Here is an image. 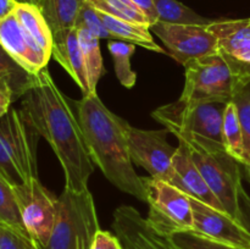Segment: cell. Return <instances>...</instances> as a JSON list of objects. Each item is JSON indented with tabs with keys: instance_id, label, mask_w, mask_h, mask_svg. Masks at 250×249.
Segmentation results:
<instances>
[{
	"instance_id": "9a60e30c",
	"label": "cell",
	"mask_w": 250,
	"mask_h": 249,
	"mask_svg": "<svg viewBox=\"0 0 250 249\" xmlns=\"http://www.w3.org/2000/svg\"><path fill=\"white\" fill-rule=\"evenodd\" d=\"M0 44L17 63L32 75L41 72L50 60V56L42 50L21 26L14 12L0 20Z\"/></svg>"
},
{
	"instance_id": "603a6c76",
	"label": "cell",
	"mask_w": 250,
	"mask_h": 249,
	"mask_svg": "<svg viewBox=\"0 0 250 249\" xmlns=\"http://www.w3.org/2000/svg\"><path fill=\"white\" fill-rule=\"evenodd\" d=\"M36 75H32L17 63L0 44V82L6 83L14 94V100L22 98L33 84Z\"/></svg>"
},
{
	"instance_id": "5b68a950",
	"label": "cell",
	"mask_w": 250,
	"mask_h": 249,
	"mask_svg": "<svg viewBox=\"0 0 250 249\" xmlns=\"http://www.w3.org/2000/svg\"><path fill=\"white\" fill-rule=\"evenodd\" d=\"M99 229L97 208L89 189H63L59 197L55 226L44 249H90Z\"/></svg>"
},
{
	"instance_id": "9c48e42d",
	"label": "cell",
	"mask_w": 250,
	"mask_h": 249,
	"mask_svg": "<svg viewBox=\"0 0 250 249\" xmlns=\"http://www.w3.org/2000/svg\"><path fill=\"white\" fill-rule=\"evenodd\" d=\"M14 190L27 232L44 249L55 226L59 197L44 187L39 178L15 186Z\"/></svg>"
},
{
	"instance_id": "74e56055",
	"label": "cell",
	"mask_w": 250,
	"mask_h": 249,
	"mask_svg": "<svg viewBox=\"0 0 250 249\" xmlns=\"http://www.w3.org/2000/svg\"><path fill=\"white\" fill-rule=\"evenodd\" d=\"M32 249H43V248H42L41 246H38V244H37L36 242L33 241V244H32Z\"/></svg>"
},
{
	"instance_id": "d4e9b609",
	"label": "cell",
	"mask_w": 250,
	"mask_h": 249,
	"mask_svg": "<svg viewBox=\"0 0 250 249\" xmlns=\"http://www.w3.org/2000/svg\"><path fill=\"white\" fill-rule=\"evenodd\" d=\"M107 48L114 60L117 80L124 87L131 89L137 82V73L131 67V56L136 51V45L122 41H110Z\"/></svg>"
},
{
	"instance_id": "52a82bcc",
	"label": "cell",
	"mask_w": 250,
	"mask_h": 249,
	"mask_svg": "<svg viewBox=\"0 0 250 249\" xmlns=\"http://www.w3.org/2000/svg\"><path fill=\"white\" fill-rule=\"evenodd\" d=\"M186 82L180 99L185 102H224L233 99L239 81L220 53L185 65Z\"/></svg>"
},
{
	"instance_id": "ffe728a7",
	"label": "cell",
	"mask_w": 250,
	"mask_h": 249,
	"mask_svg": "<svg viewBox=\"0 0 250 249\" xmlns=\"http://www.w3.org/2000/svg\"><path fill=\"white\" fill-rule=\"evenodd\" d=\"M14 14L27 33L36 41L42 50L51 58L53 33L39 7L32 4H17Z\"/></svg>"
},
{
	"instance_id": "7a4b0ae2",
	"label": "cell",
	"mask_w": 250,
	"mask_h": 249,
	"mask_svg": "<svg viewBox=\"0 0 250 249\" xmlns=\"http://www.w3.org/2000/svg\"><path fill=\"white\" fill-rule=\"evenodd\" d=\"M73 104L94 165L115 187L146 203L143 177L136 173L129 155L127 121L110 111L98 93L83 95Z\"/></svg>"
},
{
	"instance_id": "d590c367",
	"label": "cell",
	"mask_w": 250,
	"mask_h": 249,
	"mask_svg": "<svg viewBox=\"0 0 250 249\" xmlns=\"http://www.w3.org/2000/svg\"><path fill=\"white\" fill-rule=\"evenodd\" d=\"M17 2L15 0H0V20L12 14Z\"/></svg>"
},
{
	"instance_id": "ac0fdd59",
	"label": "cell",
	"mask_w": 250,
	"mask_h": 249,
	"mask_svg": "<svg viewBox=\"0 0 250 249\" xmlns=\"http://www.w3.org/2000/svg\"><path fill=\"white\" fill-rule=\"evenodd\" d=\"M87 0H41L39 10L43 14L53 37L75 28L81 9Z\"/></svg>"
},
{
	"instance_id": "4fadbf2b",
	"label": "cell",
	"mask_w": 250,
	"mask_h": 249,
	"mask_svg": "<svg viewBox=\"0 0 250 249\" xmlns=\"http://www.w3.org/2000/svg\"><path fill=\"white\" fill-rule=\"evenodd\" d=\"M193 231L210 241L250 249V232L227 212L190 198Z\"/></svg>"
},
{
	"instance_id": "83f0119b",
	"label": "cell",
	"mask_w": 250,
	"mask_h": 249,
	"mask_svg": "<svg viewBox=\"0 0 250 249\" xmlns=\"http://www.w3.org/2000/svg\"><path fill=\"white\" fill-rule=\"evenodd\" d=\"M232 102L236 104L243 128L244 153H246V163L243 167L246 172L244 175L250 185V81L239 85Z\"/></svg>"
},
{
	"instance_id": "d6986e66",
	"label": "cell",
	"mask_w": 250,
	"mask_h": 249,
	"mask_svg": "<svg viewBox=\"0 0 250 249\" xmlns=\"http://www.w3.org/2000/svg\"><path fill=\"white\" fill-rule=\"evenodd\" d=\"M99 16L112 38L120 39V41L127 42V43L134 44V45H139L150 51L165 53V49L159 46L154 41L150 27L119 20L116 17L103 14V12H99Z\"/></svg>"
},
{
	"instance_id": "836d02e7",
	"label": "cell",
	"mask_w": 250,
	"mask_h": 249,
	"mask_svg": "<svg viewBox=\"0 0 250 249\" xmlns=\"http://www.w3.org/2000/svg\"><path fill=\"white\" fill-rule=\"evenodd\" d=\"M131 1L134 5H137L141 9V11L148 17L149 22H150V27L159 21L158 11H156L154 0H131Z\"/></svg>"
},
{
	"instance_id": "30bf717a",
	"label": "cell",
	"mask_w": 250,
	"mask_h": 249,
	"mask_svg": "<svg viewBox=\"0 0 250 249\" xmlns=\"http://www.w3.org/2000/svg\"><path fill=\"white\" fill-rule=\"evenodd\" d=\"M150 31L163 42L171 58L183 66L217 51V37L209 26L158 21Z\"/></svg>"
},
{
	"instance_id": "f1b7e54d",
	"label": "cell",
	"mask_w": 250,
	"mask_h": 249,
	"mask_svg": "<svg viewBox=\"0 0 250 249\" xmlns=\"http://www.w3.org/2000/svg\"><path fill=\"white\" fill-rule=\"evenodd\" d=\"M167 238L178 249H246L210 241L192 231L177 232Z\"/></svg>"
},
{
	"instance_id": "f35d334b",
	"label": "cell",
	"mask_w": 250,
	"mask_h": 249,
	"mask_svg": "<svg viewBox=\"0 0 250 249\" xmlns=\"http://www.w3.org/2000/svg\"><path fill=\"white\" fill-rule=\"evenodd\" d=\"M172 246H173V244H172ZM173 248H175V249H178V248H176V247H175V246H173Z\"/></svg>"
},
{
	"instance_id": "ba28073f",
	"label": "cell",
	"mask_w": 250,
	"mask_h": 249,
	"mask_svg": "<svg viewBox=\"0 0 250 249\" xmlns=\"http://www.w3.org/2000/svg\"><path fill=\"white\" fill-rule=\"evenodd\" d=\"M146 192L149 226L165 237L193 231L190 198L171 183L155 177H143Z\"/></svg>"
},
{
	"instance_id": "2e32d148",
	"label": "cell",
	"mask_w": 250,
	"mask_h": 249,
	"mask_svg": "<svg viewBox=\"0 0 250 249\" xmlns=\"http://www.w3.org/2000/svg\"><path fill=\"white\" fill-rule=\"evenodd\" d=\"M168 183L182 190L189 198H194L215 209L225 211L220 200L211 192L199 168L193 161L189 149L183 142H180L176 148V153L172 159V175Z\"/></svg>"
},
{
	"instance_id": "1f68e13d",
	"label": "cell",
	"mask_w": 250,
	"mask_h": 249,
	"mask_svg": "<svg viewBox=\"0 0 250 249\" xmlns=\"http://www.w3.org/2000/svg\"><path fill=\"white\" fill-rule=\"evenodd\" d=\"M90 249H124V247L116 234L99 229L95 234Z\"/></svg>"
},
{
	"instance_id": "277c9868",
	"label": "cell",
	"mask_w": 250,
	"mask_h": 249,
	"mask_svg": "<svg viewBox=\"0 0 250 249\" xmlns=\"http://www.w3.org/2000/svg\"><path fill=\"white\" fill-rule=\"evenodd\" d=\"M177 139L188 146L193 161L225 211L241 222L239 192L243 187L241 164L232 158L225 148L203 145L185 136L177 137Z\"/></svg>"
},
{
	"instance_id": "8992f818",
	"label": "cell",
	"mask_w": 250,
	"mask_h": 249,
	"mask_svg": "<svg viewBox=\"0 0 250 249\" xmlns=\"http://www.w3.org/2000/svg\"><path fill=\"white\" fill-rule=\"evenodd\" d=\"M227 104L224 102H185L178 99L158 107L153 112V117L175 136L186 134L224 145L222 122Z\"/></svg>"
},
{
	"instance_id": "7c38bea8",
	"label": "cell",
	"mask_w": 250,
	"mask_h": 249,
	"mask_svg": "<svg viewBox=\"0 0 250 249\" xmlns=\"http://www.w3.org/2000/svg\"><path fill=\"white\" fill-rule=\"evenodd\" d=\"M209 28L217 37V53L227 61L239 85L250 81V19L212 21Z\"/></svg>"
},
{
	"instance_id": "6da1fadb",
	"label": "cell",
	"mask_w": 250,
	"mask_h": 249,
	"mask_svg": "<svg viewBox=\"0 0 250 249\" xmlns=\"http://www.w3.org/2000/svg\"><path fill=\"white\" fill-rule=\"evenodd\" d=\"M20 112L55 153L65 175V189H88L94 163L88 151L75 104L61 92L46 67L37 73L33 84L22 97Z\"/></svg>"
},
{
	"instance_id": "f546056e",
	"label": "cell",
	"mask_w": 250,
	"mask_h": 249,
	"mask_svg": "<svg viewBox=\"0 0 250 249\" xmlns=\"http://www.w3.org/2000/svg\"><path fill=\"white\" fill-rule=\"evenodd\" d=\"M75 27L76 28L88 29L90 33H93L99 39L112 38L111 34L105 28L104 23H103L102 19L99 16V12L94 7L90 6L87 1H85V4L81 9Z\"/></svg>"
},
{
	"instance_id": "8d00e7d4",
	"label": "cell",
	"mask_w": 250,
	"mask_h": 249,
	"mask_svg": "<svg viewBox=\"0 0 250 249\" xmlns=\"http://www.w3.org/2000/svg\"><path fill=\"white\" fill-rule=\"evenodd\" d=\"M17 4H32V5H37L38 6L39 1L41 0H15Z\"/></svg>"
},
{
	"instance_id": "e0dca14e",
	"label": "cell",
	"mask_w": 250,
	"mask_h": 249,
	"mask_svg": "<svg viewBox=\"0 0 250 249\" xmlns=\"http://www.w3.org/2000/svg\"><path fill=\"white\" fill-rule=\"evenodd\" d=\"M51 56L72 77L76 84L82 90L83 95L89 94L84 60H83L82 49H81L78 32L76 27L66 33L53 37Z\"/></svg>"
},
{
	"instance_id": "d6a6232c",
	"label": "cell",
	"mask_w": 250,
	"mask_h": 249,
	"mask_svg": "<svg viewBox=\"0 0 250 249\" xmlns=\"http://www.w3.org/2000/svg\"><path fill=\"white\" fill-rule=\"evenodd\" d=\"M239 207H241V224L250 232V195L242 187L239 192Z\"/></svg>"
},
{
	"instance_id": "4dcf8cb0",
	"label": "cell",
	"mask_w": 250,
	"mask_h": 249,
	"mask_svg": "<svg viewBox=\"0 0 250 249\" xmlns=\"http://www.w3.org/2000/svg\"><path fill=\"white\" fill-rule=\"evenodd\" d=\"M33 239L10 226L0 224V249H32Z\"/></svg>"
},
{
	"instance_id": "5bb4252c",
	"label": "cell",
	"mask_w": 250,
	"mask_h": 249,
	"mask_svg": "<svg viewBox=\"0 0 250 249\" xmlns=\"http://www.w3.org/2000/svg\"><path fill=\"white\" fill-rule=\"evenodd\" d=\"M112 229L124 249H175L167 237L151 228L146 219L129 205L115 210Z\"/></svg>"
},
{
	"instance_id": "484cf974",
	"label": "cell",
	"mask_w": 250,
	"mask_h": 249,
	"mask_svg": "<svg viewBox=\"0 0 250 249\" xmlns=\"http://www.w3.org/2000/svg\"><path fill=\"white\" fill-rule=\"evenodd\" d=\"M87 2L103 14L124 21L150 27L148 17L131 0H87Z\"/></svg>"
},
{
	"instance_id": "3957f363",
	"label": "cell",
	"mask_w": 250,
	"mask_h": 249,
	"mask_svg": "<svg viewBox=\"0 0 250 249\" xmlns=\"http://www.w3.org/2000/svg\"><path fill=\"white\" fill-rule=\"evenodd\" d=\"M39 137L24 121L20 110L11 107L0 119V176L14 187L38 178Z\"/></svg>"
},
{
	"instance_id": "cb8c5ba5",
	"label": "cell",
	"mask_w": 250,
	"mask_h": 249,
	"mask_svg": "<svg viewBox=\"0 0 250 249\" xmlns=\"http://www.w3.org/2000/svg\"><path fill=\"white\" fill-rule=\"evenodd\" d=\"M159 21L175 24H200L209 26L212 20L200 16L178 0H154Z\"/></svg>"
},
{
	"instance_id": "8fae6325",
	"label": "cell",
	"mask_w": 250,
	"mask_h": 249,
	"mask_svg": "<svg viewBox=\"0 0 250 249\" xmlns=\"http://www.w3.org/2000/svg\"><path fill=\"white\" fill-rule=\"evenodd\" d=\"M167 129H141L126 124L129 155L136 165L148 171L151 177L168 182L172 175V159L176 153L167 142Z\"/></svg>"
},
{
	"instance_id": "e575fe53",
	"label": "cell",
	"mask_w": 250,
	"mask_h": 249,
	"mask_svg": "<svg viewBox=\"0 0 250 249\" xmlns=\"http://www.w3.org/2000/svg\"><path fill=\"white\" fill-rule=\"evenodd\" d=\"M12 102H14V94L10 87L6 83L0 82V119L9 112Z\"/></svg>"
},
{
	"instance_id": "4316f807",
	"label": "cell",
	"mask_w": 250,
	"mask_h": 249,
	"mask_svg": "<svg viewBox=\"0 0 250 249\" xmlns=\"http://www.w3.org/2000/svg\"><path fill=\"white\" fill-rule=\"evenodd\" d=\"M0 224L10 226L20 233L31 237L22 221L14 186L0 176Z\"/></svg>"
},
{
	"instance_id": "44dd1931",
	"label": "cell",
	"mask_w": 250,
	"mask_h": 249,
	"mask_svg": "<svg viewBox=\"0 0 250 249\" xmlns=\"http://www.w3.org/2000/svg\"><path fill=\"white\" fill-rule=\"evenodd\" d=\"M78 39H80L81 49H82L83 60H84L85 72H87L88 85L90 93H97V85L104 73L103 67V58L100 51L99 38L90 33L85 28H77Z\"/></svg>"
},
{
	"instance_id": "7402d4cb",
	"label": "cell",
	"mask_w": 250,
	"mask_h": 249,
	"mask_svg": "<svg viewBox=\"0 0 250 249\" xmlns=\"http://www.w3.org/2000/svg\"><path fill=\"white\" fill-rule=\"evenodd\" d=\"M222 138H224V145L227 153L243 166L246 163L243 128L239 120L238 110L233 102H229L225 109Z\"/></svg>"
}]
</instances>
